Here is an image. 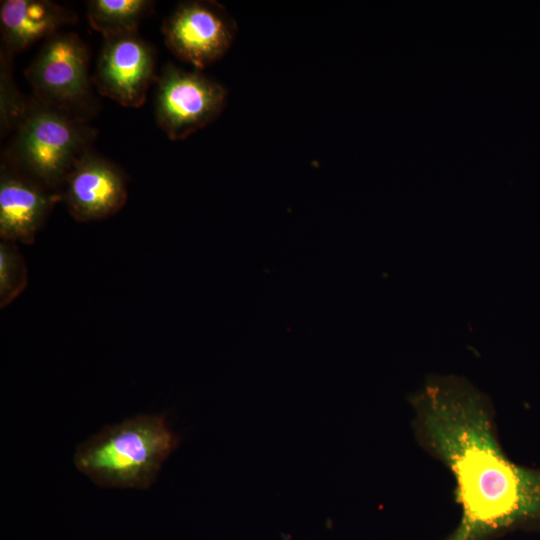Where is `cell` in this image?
Instances as JSON below:
<instances>
[{"instance_id": "5b68a950", "label": "cell", "mask_w": 540, "mask_h": 540, "mask_svg": "<svg viewBox=\"0 0 540 540\" xmlns=\"http://www.w3.org/2000/svg\"><path fill=\"white\" fill-rule=\"evenodd\" d=\"M155 82V118L171 140L185 139L207 126L225 107V87L200 70L167 63Z\"/></svg>"}, {"instance_id": "3957f363", "label": "cell", "mask_w": 540, "mask_h": 540, "mask_svg": "<svg viewBox=\"0 0 540 540\" xmlns=\"http://www.w3.org/2000/svg\"><path fill=\"white\" fill-rule=\"evenodd\" d=\"M94 135L85 118L34 97L14 130L4 164L61 194L69 172L91 151Z\"/></svg>"}, {"instance_id": "ba28073f", "label": "cell", "mask_w": 540, "mask_h": 540, "mask_svg": "<svg viewBox=\"0 0 540 540\" xmlns=\"http://www.w3.org/2000/svg\"><path fill=\"white\" fill-rule=\"evenodd\" d=\"M127 197L124 172L92 151L77 161L61 189V200L79 222L102 220L116 214Z\"/></svg>"}, {"instance_id": "277c9868", "label": "cell", "mask_w": 540, "mask_h": 540, "mask_svg": "<svg viewBox=\"0 0 540 540\" xmlns=\"http://www.w3.org/2000/svg\"><path fill=\"white\" fill-rule=\"evenodd\" d=\"M35 98L84 117L92 99L89 53L75 33L47 38L25 71Z\"/></svg>"}, {"instance_id": "8fae6325", "label": "cell", "mask_w": 540, "mask_h": 540, "mask_svg": "<svg viewBox=\"0 0 540 540\" xmlns=\"http://www.w3.org/2000/svg\"><path fill=\"white\" fill-rule=\"evenodd\" d=\"M147 0H90L86 2L90 26L104 37L136 32L140 21L151 12Z\"/></svg>"}, {"instance_id": "8992f818", "label": "cell", "mask_w": 540, "mask_h": 540, "mask_svg": "<svg viewBox=\"0 0 540 540\" xmlns=\"http://www.w3.org/2000/svg\"><path fill=\"white\" fill-rule=\"evenodd\" d=\"M162 33L172 54L201 70L227 53L237 24L222 4L193 0L175 7L163 21Z\"/></svg>"}, {"instance_id": "52a82bcc", "label": "cell", "mask_w": 540, "mask_h": 540, "mask_svg": "<svg viewBox=\"0 0 540 540\" xmlns=\"http://www.w3.org/2000/svg\"><path fill=\"white\" fill-rule=\"evenodd\" d=\"M156 78L154 50L138 31L104 37L92 79L100 94L138 108Z\"/></svg>"}, {"instance_id": "6da1fadb", "label": "cell", "mask_w": 540, "mask_h": 540, "mask_svg": "<svg viewBox=\"0 0 540 540\" xmlns=\"http://www.w3.org/2000/svg\"><path fill=\"white\" fill-rule=\"evenodd\" d=\"M416 441L455 482L460 517L442 540L540 531V468L512 461L488 395L458 375H431L410 397Z\"/></svg>"}, {"instance_id": "7c38bea8", "label": "cell", "mask_w": 540, "mask_h": 540, "mask_svg": "<svg viewBox=\"0 0 540 540\" xmlns=\"http://www.w3.org/2000/svg\"><path fill=\"white\" fill-rule=\"evenodd\" d=\"M12 54L1 48L0 52V126L6 135L16 129L23 118L28 101L18 91L12 68Z\"/></svg>"}, {"instance_id": "9c48e42d", "label": "cell", "mask_w": 540, "mask_h": 540, "mask_svg": "<svg viewBox=\"0 0 540 540\" xmlns=\"http://www.w3.org/2000/svg\"><path fill=\"white\" fill-rule=\"evenodd\" d=\"M61 194L2 163L0 172L1 240L32 244Z\"/></svg>"}, {"instance_id": "7a4b0ae2", "label": "cell", "mask_w": 540, "mask_h": 540, "mask_svg": "<svg viewBox=\"0 0 540 540\" xmlns=\"http://www.w3.org/2000/svg\"><path fill=\"white\" fill-rule=\"evenodd\" d=\"M178 445L164 416L140 414L82 442L74 464L99 487L148 489Z\"/></svg>"}, {"instance_id": "30bf717a", "label": "cell", "mask_w": 540, "mask_h": 540, "mask_svg": "<svg viewBox=\"0 0 540 540\" xmlns=\"http://www.w3.org/2000/svg\"><path fill=\"white\" fill-rule=\"evenodd\" d=\"M77 22L70 9L49 0L1 1V48L14 54Z\"/></svg>"}, {"instance_id": "4fadbf2b", "label": "cell", "mask_w": 540, "mask_h": 540, "mask_svg": "<svg viewBox=\"0 0 540 540\" xmlns=\"http://www.w3.org/2000/svg\"><path fill=\"white\" fill-rule=\"evenodd\" d=\"M28 270L16 243L0 242V307L4 308L25 289Z\"/></svg>"}]
</instances>
